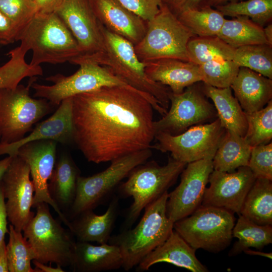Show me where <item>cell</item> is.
Returning a JSON list of instances; mask_svg holds the SVG:
<instances>
[{
  "instance_id": "cell-1",
  "label": "cell",
  "mask_w": 272,
  "mask_h": 272,
  "mask_svg": "<svg viewBox=\"0 0 272 272\" xmlns=\"http://www.w3.org/2000/svg\"><path fill=\"white\" fill-rule=\"evenodd\" d=\"M153 110L167 112L152 96L130 87L105 86L72 97L73 141L89 162H111L151 148Z\"/></svg>"
},
{
  "instance_id": "cell-2",
  "label": "cell",
  "mask_w": 272,
  "mask_h": 272,
  "mask_svg": "<svg viewBox=\"0 0 272 272\" xmlns=\"http://www.w3.org/2000/svg\"><path fill=\"white\" fill-rule=\"evenodd\" d=\"M101 29L103 49L91 55L76 57L108 67L131 87L155 98L168 111L170 89L148 77L145 63L139 59L131 42L109 31L101 24Z\"/></svg>"
},
{
  "instance_id": "cell-3",
  "label": "cell",
  "mask_w": 272,
  "mask_h": 272,
  "mask_svg": "<svg viewBox=\"0 0 272 272\" xmlns=\"http://www.w3.org/2000/svg\"><path fill=\"white\" fill-rule=\"evenodd\" d=\"M16 41L27 51L32 50L30 64L33 66L70 62L80 55L76 39L56 13L38 12L18 33Z\"/></svg>"
},
{
  "instance_id": "cell-4",
  "label": "cell",
  "mask_w": 272,
  "mask_h": 272,
  "mask_svg": "<svg viewBox=\"0 0 272 272\" xmlns=\"http://www.w3.org/2000/svg\"><path fill=\"white\" fill-rule=\"evenodd\" d=\"M168 191L145 208L138 225L110 237L109 244L119 248L123 259L122 268L129 270L156 247L162 244L173 230V225L166 215Z\"/></svg>"
},
{
  "instance_id": "cell-5",
  "label": "cell",
  "mask_w": 272,
  "mask_h": 272,
  "mask_svg": "<svg viewBox=\"0 0 272 272\" xmlns=\"http://www.w3.org/2000/svg\"><path fill=\"white\" fill-rule=\"evenodd\" d=\"M194 36L163 4L159 13L147 22L146 33L134 48L143 62L163 58L189 61L187 46Z\"/></svg>"
},
{
  "instance_id": "cell-6",
  "label": "cell",
  "mask_w": 272,
  "mask_h": 272,
  "mask_svg": "<svg viewBox=\"0 0 272 272\" xmlns=\"http://www.w3.org/2000/svg\"><path fill=\"white\" fill-rule=\"evenodd\" d=\"M186 164L171 157L165 165L160 166L152 161L139 165L129 173L127 180L118 188L121 196L132 197L133 199L126 218L127 228L134 223L148 205L175 182Z\"/></svg>"
},
{
  "instance_id": "cell-7",
  "label": "cell",
  "mask_w": 272,
  "mask_h": 272,
  "mask_svg": "<svg viewBox=\"0 0 272 272\" xmlns=\"http://www.w3.org/2000/svg\"><path fill=\"white\" fill-rule=\"evenodd\" d=\"M36 77L30 78L27 86L0 89V144L17 142L32 130L52 110V105L43 98L30 96V89Z\"/></svg>"
},
{
  "instance_id": "cell-8",
  "label": "cell",
  "mask_w": 272,
  "mask_h": 272,
  "mask_svg": "<svg viewBox=\"0 0 272 272\" xmlns=\"http://www.w3.org/2000/svg\"><path fill=\"white\" fill-rule=\"evenodd\" d=\"M48 205L41 202L35 206L36 213L23 230V236L35 253V260L71 266L76 242L71 231L53 218Z\"/></svg>"
},
{
  "instance_id": "cell-9",
  "label": "cell",
  "mask_w": 272,
  "mask_h": 272,
  "mask_svg": "<svg viewBox=\"0 0 272 272\" xmlns=\"http://www.w3.org/2000/svg\"><path fill=\"white\" fill-rule=\"evenodd\" d=\"M234 213L224 209L201 205L173 225V229L193 249L213 253L226 248L232 239Z\"/></svg>"
},
{
  "instance_id": "cell-10",
  "label": "cell",
  "mask_w": 272,
  "mask_h": 272,
  "mask_svg": "<svg viewBox=\"0 0 272 272\" xmlns=\"http://www.w3.org/2000/svg\"><path fill=\"white\" fill-rule=\"evenodd\" d=\"M70 63L79 65V69L69 76L57 74L46 78V81L52 83L51 85L33 82L31 88L35 91L34 97L45 99L57 106L67 98L105 86L132 87L106 66L79 57Z\"/></svg>"
},
{
  "instance_id": "cell-11",
  "label": "cell",
  "mask_w": 272,
  "mask_h": 272,
  "mask_svg": "<svg viewBox=\"0 0 272 272\" xmlns=\"http://www.w3.org/2000/svg\"><path fill=\"white\" fill-rule=\"evenodd\" d=\"M151 148L135 152L111 161L104 171L78 178L76 195L67 215L71 220L81 213L93 210L102 203L116 187L137 167L152 155Z\"/></svg>"
},
{
  "instance_id": "cell-12",
  "label": "cell",
  "mask_w": 272,
  "mask_h": 272,
  "mask_svg": "<svg viewBox=\"0 0 272 272\" xmlns=\"http://www.w3.org/2000/svg\"><path fill=\"white\" fill-rule=\"evenodd\" d=\"M225 131L217 118L209 123L192 126L177 135L157 133V142L151 148L170 152L172 158L186 164L214 158Z\"/></svg>"
},
{
  "instance_id": "cell-13",
  "label": "cell",
  "mask_w": 272,
  "mask_h": 272,
  "mask_svg": "<svg viewBox=\"0 0 272 272\" xmlns=\"http://www.w3.org/2000/svg\"><path fill=\"white\" fill-rule=\"evenodd\" d=\"M197 83L179 94L171 91L169 110L161 119L154 121L155 135L159 133L177 135L194 125L218 118L214 105L203 91L202 85Z\"/></svg>"
},
{
  "instance_id": "cell-14",
  "label": "cell",
  "mask_w": 272,
  "mask_h": 272,
  "mask_svg": "<svg viewBox=\"0 0 272 272\" xmlns=\"http://www.w3.org/2000/svg\"><path fill=\"white\" fill-rule=\"evenodd\" d=\"M4 194L8 220L17 231L23 232L35 213L31 211L34 188L28 164L16 155L0 181Z\"/></svg>"
},
{
  "instance_id": "cell-15",
  "label": "cell",
  "mask_w": 272,
  "mask_h": 272,
  "mask_svg": "<svg viewBox=\"0 0 272 272\" xmlns=\"http://www.w3.org/2000/svg\"><path fill=\"white\" fill-rule=\"evenodd\" d=\"M213 157L186 164L180 182L170 193L166 215L173 223L191 215L201 205L210 174L214 170Z\"/></svg>"
},
{
  "instance_id": "cell-16",
  "label": "cell",
  "mask_w": 272,
  "mask_h": 272,
  "mask_svg": "<svg viewBox=\"0 0 272 272\" xmlns=\"http://www.w3.org/2000/svg\"><path fill=\"white\" fill-rule=\"evenodd\" d=\"M57 142L43 140L26 143L17 150V155L28 165L34 188L32 207L39 203L50 205L63 223L70 227V221L60 211L51 197L48 181L51 177L56 158Z\"/></svg>"
},
{
  "instance_id": "cell-17",
  "label": "cell",
  "mask_w": 272,
  "mask_h": 272,
  "mask_svg": "<svg viewBox=\"0 0 272 272\" xmlns=\"http://www.w3.org/2000/svg\"><path fill=\"white\" fill-rule=\"evenodd\" d=\"M255 178L248 166L232 172L213 170L206 188L202 206L224 209L240 215L245 197Z\"/></svg>"
},
{
  "instance_id": "cell-18",
  "label": "cell",
  "mask_w": 272,
  "mask_h": 272,
  "mask_svg": "<svg viewBox=\"0 0 272 272\" xmlns=\"http://www.w3.org/2000/svg\"><path fill=\"white\" fill-rule=\"evenodd\" d=\"M76 39L80 55H89L103 47L101 24L89 0H62L55 12Z\"/></svg>"
},
{
  "instance_id": "cell-19",
  "label": "cell",
  "mask_w": 272,
  "mask_h": 272,
  "mask_svg": "<svg viewBox=\"0 0 272 272\" xmlns=\"http://www.w3.org/2000/svg\"><path fill=\"white\" fill-rule=\"evenodd\" d=\"M54 113L38 123L29 134L11 144H0V155L16 156L22 145L33 141L48 140L62 144L73 141L72 97L63 100Z\"/></svg>"
},
{
  "instance_id": "cell-20",
  "label": "cell",
  "mask_w": 272,
  "mask_h": 272,
  "mask_svg": "<svg viewBox=\"0 0 272 272\" xmlns=\"http://www.w3.org/2000/svg\"><path fill=\"white\" fill-rule=\"evenodd\" d=\"M99 22L109 31L123 37L133 45L144 36L147 22L133 14L117 0H89Z\"/></svg>"
},
{
  "instance_id": "cell-21",
  "label": "cell",
  "mask_w": 272,
  "mask_h": 272,
  "mask_svg": "<svg viewBox=\"0 0 272 272\" xmlns=\"http://www.w3.org/2000/svg\"><path fill=\"white\" fill-rule=\"evenodd\" d=\"M145 72L152 80L169 86L174 94L202 82L199 65L190 61L163 58L144 62Z\"/></svg>"
},
{
  "instance_id": "cell-22",
  "label": "cell",
  "mask_w": 272,
  "mask_h": 272,
  "mask_svg": "<svg viewBox=\"0 0 272 272\" xmlns=\"http://www.w3.org/2000/svg\"><path fill=\"white\" fill-rule=\"evenodd\" d=\"M195 250L175 230L167 239L147 255L138 264L139 269L147 270L160 262H167L192 272L209 270L195 256Z\"/></svg>"
},
{
  "instance_id": "cell-23",
  "label": "cell",
  "mask_w": 272,
  "mask_h": 272,
  "mask_svg": "<svg viewBox=\"0 0 272 272\" xmlns=\"http://www.w3.org/2000/svg\"><path fill=\"white\" fill-rule=\"evenodd\" d=\"M246 113L263 108L272 98V79L245 67H240L231 85Z\"/></svg>"
},
{
  "instance_id": "cell-24",
  "label": "cell",
  "mask_w": 272,
  "mask_h": 272,
  "mask_svg": "<svg viewBox=\"0 0 272 272\" xmlns=\"http://www.w3.org/2000/svg\"><path fill=\"white\" fill-rule=\"evenodd\" d=\"M118 198L115 197L106 212L96 215L93 210L85 211L70 221L69 230L82 242H108L118 212Z\"/></svg>"
},
{
  "instance_id": "cell-25",
  "label": "cell",
  "mask_w": 272,
  "mask_h": 272,
  "mask_svg": "<svg viewBox=\"0 0 272 272\" xmlns=\"http://www.w3.org/2000/svg\"><path fill=\"white\" fill-rule=\"evenodd\" d=\"M123 259L116 245L104 243L94 245L87 242H76L73 261L74 271L99 272L122 267Z\"/></svg>"
},
{
  "instance_id": "cell-26",
  "label": "cell",
  "mask_w": 272,
  "mask_h": 272,
  "mask_svg": "<svg viewBox=\"0 0 272 272\" xmlns=\"http://www.w3.org/2000/svg\"><path fill=\"white\" fill-rule=\"evenodd\" d=\"M79 174L72 159L64 154L56 161L49 180V194L66 218L76 197Z\"/></svg>"
},
{
  "instance_id": "cell-27",
  "label": "cell",
  "mask_w": 272,
  "mask_h": 272,
  "mask_svg": "<svg viewBox=\"0 0 272 272\" xmlns=\"http://www.w3.org/2000/svg\"><path fill=\"white\" fill-rule=\"evenodd\" d=\"M202 89L205 95L213 101L222 126L244 137L248 127L246 113L233 96L231 88H218L203 83Z\"/></svg>"
},
{
  "instance_id": "cell-28",
  "label": "cell",
  "mask_w": 272,
  "mask_h": 272,
  "mask_svg": "<svg viewBox=\"0 0 272 272\" xmlns=\"http://www.w3.org/2000/svg\"><path fill=\"white\" fill-rule=\"evenodd\" d=\"M251 149L244 137L226 130L213 159L214 170L232 172L248 166Z\"/></svg>"
},
{
  "instance_id": "cell-29",
  "label": "cell",
  "mask_w": 272,
  "mask_h": 272,
  "mask_svg": "<svg viewBox=\"0 0 272 272\" xmlns=\"http://www.w3.org/2000/svg\"><path fill=\"white\" fill-rule=\"evenodd\" d=\"M240 215L257 224L272 225L271 180L255 179L245 197Z\"/></svg>"
},
{
  "instance_id": "cell-30",
  "label": "cell",
  "mask_w": 272,
  "mask_h": 272,
  "mask_svg": "<svg viewBox=\"0 0 272 272\" xmlns=\"http://www.w3.org/2000/svg\"><path fill=\"white\" fill-rule=\"evenodd\" d=\"M217 36L234 48L248 45L268 44L263 27L246 16L225 19Z\"/></svg>"
},
{
  "instance_id": "cell-31",
  "label": "cell",
  "mask_w": 272,
  "mask_h": 272,
  "mask_svg": "<svg viewBox=\"0 0 272 272\" xmlns=\"http://www.w3.org/2000/svg\"><path fill=\"white\" fill-rule=\"evenodd\" d=\"M232 236L238 241L229 252L230 255L238 254L250 247L261 249L272 243V226L257 224L239 215Z\"/></svg>"
},
{
  "instance_id": "cell-32",
  "label": "cell",
  "mask_w": 272,
  "mask_h": 272,
  "mask_svg": "<svg viewBox=\"0 0 272 272\" xmlns=\"http://www.w3.org/2000/svg\"><path fill=\"white\" fill-rule=\"evenodd\" d=\"M178 19L198 37L217 36L226 19L218 10L206 5L187 9L176 15Z\"/></svg>"
},
{
  "instance_id": "cell-33",
  "label": "cell",
  "mask_w": 272,
  "mask_h": 272,
  "mask_svg": "<svg viewBox=\"0 0 272 272\" xmlns=\"http://www.w3.org/2000/svg\"><path fill=\"white\" fill-rule=\"evenodd\" d=\"M27 52L20 45L8 52L10 59L0 66V89H14L25 78L43 75L40 65L33 66L26 62Z\"/></svg>"
},
{
  "instance_id": "cell-34",
  "label": "cell",
  "mask_w": 272,
  "mask_h": 272,
  "mask_svg": "<svg viewBox=\"0 0 272 272\" xmlns=\"http://www.w3.org/2000/svg\"><path fill=\"white\" fill-rule=\"evenodd\" d=\"M187 48L189 61L197 65L215 59L233 60L235 51L217 36L193 37Z\"/></svg>"
},
{
  "instance_id": "cell-35",
  "label": "cell",
  "mask_w": 272,
  "mask_h": 272,
  "mask_svg": "<svg viewBox=\"0 0 272 272\" xmlns=\"http://www.w3.org/2000/svg\"><path fill=\"white\" fill-rule=\"evenodd\" d=\"M233 60L272 79V46L267 44L242 46L235 48Z\"/></svg>"
},
{
  "instance_id": "cell-36",
  "label": "cell",
  "mask_w": 272,
  "mask_h": 272,
  "mask_svg": "<svg viewBox=\"0 0 272 272\" xmlns=\"http://www.w3.org/2000/svg\"><path fill=\"white\" fill-rule=\"evenodd\" d=\"M11 224L9 225V241L6 245L10 272H37L32 267L31 262L36 255L32 248L22 234Z\"/></svg>"
},
{
  "instance_id": "cell-37",
  "label": "cell",
  "mask_w": 272,
  "mask_h": 272,
  "mask_svg": "<svg viewBox=\"0 0 272 272\" xmlns=\"http://www.w3.org/2000/svg\"><path fill=\"white\" fill-rule=\"evenodd\" d=\"M217 10L224 16H246L263 27L272 19V0H247L219 5Z\"/></svg>"
},
{
  "instance_id": "cell-38",
  "label": "cell",
  "mask_w": 272,
  "mask_h": 272,
  "mask_svg": "<svg viewBox=\"0 0 272 272\" xmlns=\"http://www.w3.org/2000/svg\"><path fill=\"white\" fill-rule=\"evenodd\" d=\"M246 115L248 127L244 138L247 143L251 147L269 143L272 139V100L265 107Z\"/></svg>"
},
{
  "instance_id": "cell-39",
  "label": "cell",
  "mask_w": 272,
  "mask_h": 272,
  "mask_svg": "<svg viewBox=\"0 0 272 272\" xmlns=\"http://www.w3.org/2000/svg\"><path fill=\"white\" fill-rule=\"evenodd\" d=\"M202 82L218 88L230 87L240 66L233 60L215 59L198 65Z\"/></svg>"
},
{
  "instance_id": "cell-40",
  "label": "cell",
  "mask_w": 272,
  "mask_h": 272,
  "mask_svg": "<svg viewBox=\"0 0 272 272\" xmlns=\"http://www.w3.org/2000/svg\"><path fill=\"white\" fill-rule=\"evenodd\" d=\"M0 12L12 22L18 35L39 11L33 0H0Z\"/></svg>"
},
{
  "instance_id": "cell-41",
  "label": "cell",
  "mask_w": 272,
  "mask_h": 272,
  "mask_svg": "<svg viewBox=\"0 0 272 272\" xmlns=\"http://www.w3.org/2000/svg\"><path fill=\"white\" fill-rule=\"evenodd\" d=\"M254 177L272 180V143L252 147L248 165Z\"/></svg>"
},
{
  "instance_id": "cell-42",
  "label": "cell",
  "mask_w": 272,
  "mask_h": 272,
  "mask_svg": "<svg viewBox=\"0 0 272 272\" xmlns=\"http://www.w3.org/2000/svg\"><path fill=\"white\" fill-rule=\"evenodd\" d=\"M127 10L146 22L153 19L164 4L161 0H117Z\"/></svg>"
},
{
  "instance_id": "cell-43",
  "label": "cell",
  "mask_w": 272,
  "mask_h": 272,
  "mask_svg": "<svg viewBox=\"0 0 272 272\" xmlns=\"http://www.w3.org/2000/svg\"><path fill=\"white\" fill-rule=\"evenodd\" d=\"M17 34L12 22L0 12V46L17 41Z\"/></svg>"
},
{
  "instance_id": "cell-44",
  "label": "cell",
  "mask_w": 272,
  "mask_h": 272,
  "mask_svg": "<svg viewBox=\"0 0 272 272\" xmlns=\"http://www.w3.org/2000/svg\"><path fill=\"white\" fill-rule=\"evenodd\" d=\"M8 216L5 198L2 184L0 182V246L5 241V235L9 233L7 228Z\"/></svg>"
},
{
  "instance_id": "cell-45",
  "label": "cell",
  "mask_w": 272,
  "mask_h": 272,
  "mask_svg": "<svg viewBox=\"0 0 272 272\" xmlns=\"http://www.w3.org/2000/svg\"><path fill=\"white\" fill-rule=\"evenodd\" d=\"M203 0H172L170 4L173 6L175 15L187 10L198 8Z\"/></svg>"
},
{
  "instance_id": "cell-46",
  "label": "cell",
  "mask_w": 272,
  "mask_h": 272,
  "mask_svg": "<svg viewBox=\"0 0 272 272\" xmlns=\"http://www.w3.org/2000/svg\"><path fill=\"white\" fill-rule=\"evenodd\" d=\"M39 13H55L61 5L62 0H33Z\"/></svg>"
},
{
  "instance_id": "cell-47",
  "label": "cell",
  "mask_w": 272,
  "mask_h": 272,
  "mask_svg": "<svg viewBox=\"0 0 272 272\" xmlns=\"http://www.w3.org/2000/svg\"><path fill=\"white\" fill-rule=\"evenodd\" d=\"M33 263L35 266V268L37 272H64L65 271L60 266L57 265L56 267L50 265L48 266L46 264L41 263L36 260H32Z\"/></svg>"
},
{
  "instance_id": "cell-48",
  "label": "cell",
  "mask_w": 272,
  "mask_h": 272,
  "mask_svg": "<svg viewBox=\"0 0 272 272\" xmlns=\"http://www.w3.org/2000/svg\"><path fill=\"white\" fill-rule=\"evenodd\" d=\"M6 244L4 242L0 246V272H9Z\"/></svg>"
},
{
  "instance_id": "cell-49",
  "label": "cell",
  "mask_w": 272,
  "mask_h": 272,
  "mask_svg": "<svg viewBox=\"0 0 272 272\" xmlns=\"http://www.w3.org/2000/svg\"><path fill=\"white\" fill-rule=\"evenodd\" d=\"M12 158L13 157L8 156V157L0 160V181L9 166Z\"/></svg>"
},
{
  "instance_id": "cell-50",
  "label": "cell",
  "mask_w": 272,
  "mask_h": 272,
  "mask_svg": "<svg viewBox=\"0 0 272 272\" xmlns=\"http://www.w3.org/2000/svg\"><path fill=\"white\" fill-rule=\"evenodd\" d=\"M265 38L268 44L272 46V24L269 23L265 28H263Z\"/></svg>"
},
{
  "instance_id": "cell-51",
  "label": "cell",
  "mask_w": 272,
  "mask_h": 272,
  "mask_svg": "<svg viewBox=\"0 0 272 272\" xmlns=\"http://www.w3.org/2000/svg\"><path fill=\"white\" fill-rule=\"evenodd\" d=\"M244 252L250 255H260V256L267 257L270 259L272 258L271 253H264V252H260L258 251L251 250L249 249L244 250Z\"/></svg>"
},
{
  "instance_id": "cell-52",
  "label": "cell",
  "mask_w": 272,
  "mask_h": 272,
  "mask_svg": "<svg viewBox=\"0 0 272 272\" xmlns=\"http://www.w3.org/2000/svg\"><path fill=\"white\" fill-rule=\"evenodd\" d=\"M233 1L237 0H209L208 2V6H219V5L222 4L227 1Z\"/></svg>"
},
{
  "instance_id": "cell-53",
  "label": "cell",
  "mask_w": 272,
  "mask_h": 272,
  "mask_svg": "<svg viewBox=\"0 0 272 272\" xmlns=\"http://www.w3.org/2000/svg\"><path fill=\"white\" fill-rule=\"evenodd\" d=\"M162 1V2L165 4V3H169V4H170L172 0H161Z\"/></svg>"
}]
</instances>
